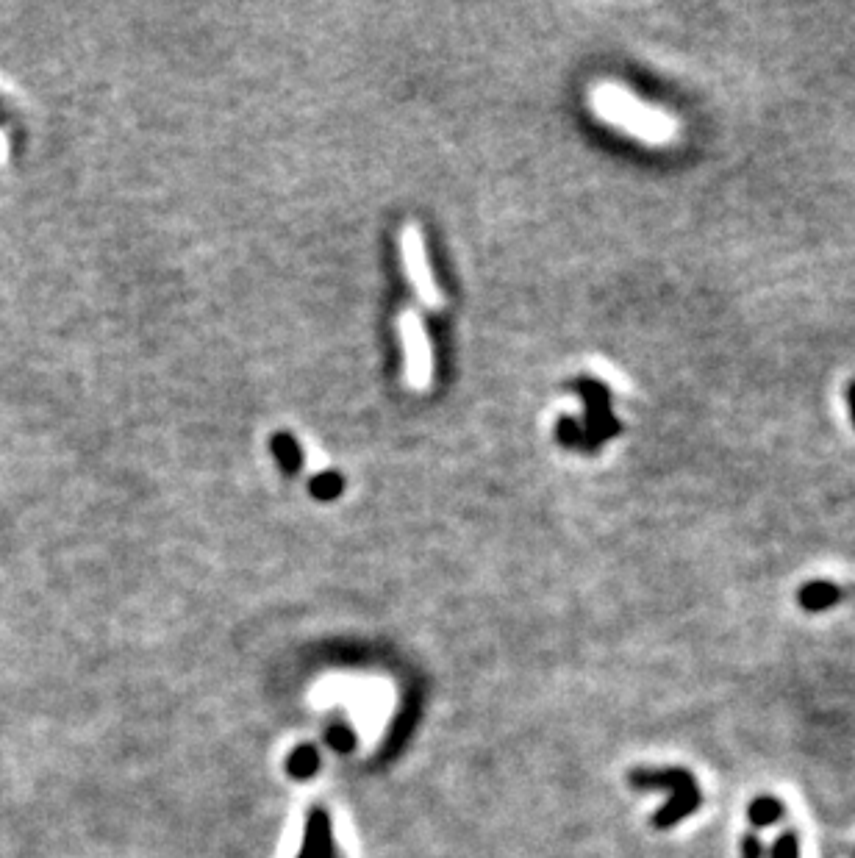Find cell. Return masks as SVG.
<instances>
[{
    "mask_svg": "<svg viewBox=\"0 0 855 858\" xmlns=\"http://www.w3.org/2000/svg\"><path fill=\"white\" fill-rule=\"evenodd\" d=\"M397 248H400V262H403V273L409 278L414 295L420 300L425 309L439 311L445 306L442 289L436 284V275L431 270V259H428V248H425V237L417 225H406L397 234Z\"/></svg>",
    "mask_w": 855,
    "mask_h": 858,
    "instance_id": "3",
    "label": "cell"
},
{
    "mask_svg": "<svg viewBox=\"0 0 855 858\" xmlns=\"http://www.w3.org/2000/svg\"><path fill=\"white\" fill-rule=\"evenodd\" d=\"M783 803L778 800V797L772 795H758L753 803H750V809H747V820H750V825L753 828H772L775 822L783 817Z\"/></svg>",
    "mask_w": 855,
    "mask_h": 858,
    "instance_id": "8",
    "label": "cell"
},
{
    "mask_svg": "<svg viewBox=\"0 0 855 858\" xmlns=\"http://www.w3.org/2000/svg\"><path fill=\"white\" fill-rule=\"evenodd\" d=\"M303 456H306V470L314 475L325 473L328 467H331V459H328V453H325L317 442H311V439H303Z\"/></svg>",
    "mask_w": 855,
    "mask_h": 858,
    "instance_id": "9",
    "label": "cell"
},
{
    "mask_svg": "<svg viewBox=\"0 0 855 858\" xmlns=\"http://www.w3.org/2000/svg\"><path fill=\"white\" fill-rule=\"evenodd\" d=\"M628 784L633 789H642V792H650V789H664V792H681V789H692L697 786L694 775L683 767H661V770H653V767H642V770H633L628 775Z\"/></svg>",
    "mask_w": 855,
    "mask_h": 858,
    "instance_id": "4",
    "label": "cell"
},
{
    "mask_svg": "<svg viewBox=\"0 0 855 858\" xmlns=\"http://www.w3.org/2000/svg\"><path fill=\"white\" fill-rule=\"evenodd\" d=\"M700 803H703V795H700V789H697V786H692V789H681V792L670 795V800L656 811L653 825H656L658 831L675 828L678 822L686 820L689 814H694V811L700 809Z\"/></svg>",
    "mask_w": 855,
    "mask_h": 858,
    "instance_id": "5",
    "label": "cell"
},
{
    "mask_svg": "<svg viewBox=\"0 0 855 858\" xmlns=\"http://www.w3.org/2000/svg\"><path fill=\"white\" fill-rule=\"evenodd\" d=\"M289 770L295 772L298 778L311 775V772L317 770V753H311L309 747H303L298 756H292V761H289Z\"/></svg>",
    "mask_w": 855,
    "mask_h": 858,
    "instance_id": "11",
    "label": "cell"
},
{
    "mask_svg": "<svg viewBox=\"0 0 855 858\" xmlns=\"http://www.w3.org/2000/svg\"><path fill=\"white\" fill-rule=\"evenodd\" d=\"M592 106L606 123L625 128L633 137L647 139V142H667L675 131L670 117L639 103L633 95L614 84H597L592 92Z\"/></svg>",
    "mask_w": 855,
    "mask_h": 858,
    "instance_id": "1",
    "label": "cell"
},
{
    "mask_svg": "<svg viewBox=\"0 0 855 858\" xmlns=\"http://www.w3.org/2000/svg\"><path fill=\"white\" fill-rule=\"evenodd\" d=\"M847 403H850V414H853V425H855V381L847 386Z\"/></svg>",
    "mask_w": 855,
    "mask_h": 858,
    "instance_id": "13",
    "label": "cell"
},
{
    "mask_svg": "<svg viewBox=\"0 0 855 858\" xmlns=\"http://www.w3.org/2000/svg\"><path fill=\"white\" fill-rule=\"evenodd\" d=\"M839 600H842V589H839L836 584H831V581H811V584L797 589V603H800V609L811 611V614L833 609Z\"/></svg>",
    "mask_w": 855,
    "mask_h": 858,
    "instance_id": "6",
    "label": "cell"
},
{
    "mask_svg": "<svg viewBox=\"0 0 855 858\" xmlns=\"http://www.w3.org/2000/svg\"><path fill=\"white\" fill-rule=\"evenodd\" d=\"M397 334L403 348V381L411 392H428L434 384V345L420 314L414 309L400 311Z\"/></svg>",
    "mask_w": 855,
    "mask_h": 858,
    "instance_id": "2",
    "label": "cell"
},
{
    "mask_svg": "<svg viewBox=\"0 0 855 858\" xmlns=\"http://www.w3.org/2000/svg\"><path fill=\"white\" fill-rule=\"evenodd\" d=\"M742 858H764V842L756 831L742 836Z\"/></svg>",
    "mask_w": 855,
    "mask_h": 858,
    "instance_id": "12",
    "label": "cell"
},
{
    "mask_svg": "<svg viewBox=\"0 0 855 858\" xmlns=\"http://www.w3.org/2000/svg\"><path fill=\"white\" fill-rule=\"evenodd\" d=\"M334 847H331V834H328V820L325 814H311L309 817V834H306V847L300 858H331Z\"/></svg>",
    "mask_w": 855,
    "mask_h": 858,
    "instance_id": "7",
    "label": "cell"
},
{
    "mask_svg": "<svg viewBox=\"0 0 855 858\" xmlns=\"http://www.w3.org/2000/svg\"><path fill=\"white\" fill-rule=\"evenodd\" d=\"M772 858H800V842L794 831H783L775 845H772Z\"/></svg>",
    "mask_w": 855,
    "mask_h": 858,
    "instance_id": "10",
    "label": "cell"
}]
</instances>
